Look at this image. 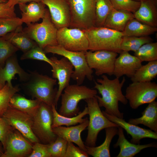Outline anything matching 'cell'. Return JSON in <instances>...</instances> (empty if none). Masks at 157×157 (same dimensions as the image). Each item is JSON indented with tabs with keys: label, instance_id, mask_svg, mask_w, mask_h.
<instances>
[{
	"label": "cell",
	"instance_id": "6da1fadb",
	"mask_svg": "<svg viewBox=\"0 0 157 157\" xmlns=\"http://www.w3.org/2000/svg\"><path fill=\"white\" fill-rule=\"evenodd\" d=\"M119 78H116L110 80L106 75L103 74L101 78H97V82L94 81V88L101 95V97L97 95L95 96L99 107H104V111L109 115L123 118L124 114L119 109V102L125 105L127 103L128 100L122 90L126 79L123 77L120 82Z\"/></svg>",
	"mask_w": 157,
	"mask_h": 157
},
{
	"label": "cell",
	"instance_id": "7a4b0ae2",
	"mask_svg": "<svg viewBox=\"0 0 157 157\" xmlns=\"http://www.w3.org/2000/svg\"><path fill=\"white\" fill-rule=\"evenodd\" d=\"M89 42L88 50H106L120 53L123 37L122 32L105 27H94L84 30Z\"/></svg>",
	"mask_w": 157,
	"mask_h": 157
},
{
	"label": "cell",
	"instance_id": "3957f363",
	"mask_svg": "<svg viewBox=\"0 0 157 157\" xmlns=\"http://www.w3.org/2000/svg\"><path fill=\"white\" fill-rule=\"evenodd\" d=\"M45 53L57 54L66 58L72 65L74 70L71 78L76 84L81 85L86 78L91 81L93 79V70L89 67L86 57V51H74L67 50L57 44L48 46L44 49Z\"/></svg>",
	"mask_w": 157,
	"mask_h": 157
},
{
	"label": "cell",
	"instance_id": "277c9868",
	"mask_svg": "<svg viewBox=\"0 0 157 157\" xmlns=\"http://www.w3.org/2000/svg\"><path fill=\"white\" fill-rule=\"evenodd\" d=\"M63 91L58 113L68 117L75 116L79 113L78 105L81 100L94 97L97 93L96 90L77 84H69Z\"/></svg>",
	"mask_w": 157,
	"mask_h": 157
},
{
	"label": "cell",
	"instance_id": "5b68a950",
	"mask_svg": "<svg viewBox=\"0 0 157 157\" xmlns=\"http://www.w3.org/2000/svg\"><path fill=\"white\" fill-rule=\"evenodd\" d=\"M56 81V79L47 75L36 72H31L24 85L33 97L51 106L54 104L57 91L54 88Z\"/></svg>",
	"mask_w": 157,
	"mask_h": 157
},
{
	"label": "cell",
	"instance_id": "8992f818",
	"mask_svg": "<svg viewBox=\"0 0 157 157\" xmlns=\"http://www.w3.org/2000/svg\"><path fill=\"white\" fill-rule=\"evenodd\" d=\"M71 17L70 28L86 30L95 26L96 0H67Z\"/></svg>",
	"mask_w": 157,
	"mask_h": 157
},
{
	"label": "cell",
	"instance_id": "52a82bcc",
	"mask_svg": "<svg viewBox=\"0 0 157 157\" xmlns=\"http://www.w3.org/2000/svg\"><path fill=\"white\" fill-rule=\"evenodd\" d=\"M58 30L47 9L41 23H31L23 28V31L43 49L47 46L58 44Z\"/></svg>",
	"mask_w": 157,
	"mask_h": 157
},
{
	"label": "cell",
	"instance_id": "ba28073f",
	"mask_svg": "<svg viewBox=\"0 0 157 157\" xmlns=\"http://www.w3.org/2000/svg\"><path fill=\"white\" fill-rule=\"evenodd\" d=\"M84 101L87 104L89 116L87 127L88 134L85 145L89 147H95L98 135L101 130L109 127H118L119 126L104 115L95 96Z\"/></svg>",
	"mask_w": 157,
	"mask_h": 157
},
{
	"label": "cell",
	"instance_id": "9c48e42d",
	"mask_svg": "<svg viewBox=\"0 0 157 157\" xmlns=\"http://www.w3.org/2000/svg\"><path fill=\"white\" fill-rule=\"evenodd\" d=\"M53 114L51 107L41 102L33 117L32 129L40 142L49 144L53 142L57 136L52 131Z\"/></svg>",
	"mask_w": 157,
	"mask_h": 157
},
{
	"label": "cell",
	"instance_id": "30bf717a",
	"mask_svg": "<svg viewBox=\"0 0 157 157\" xmlns=\"http://www.w3.org/2000/svg\"><path fill=\"white\" fill-rule=\"evenodd\" d=\"M125 96L130 107L136 109L155 100L157 97V84L151 81L132 82L126 88Z\"/></svg>",
	"mask_w": 157,
	"mask_h": 157
},
{
	"label": "cell",
	"instance_id": "8fae6325",
	"mask_svg": "<svg viewBox=\"0 0 157 157\" xmlns=\"http://www.w3.org/2000/svg\"><path fill=\"white\" fill-rule=\"evenodd\" d=\"M57 40L58 45L72 51L88 50L89 42L84 30L64 27L58 29Z\"/></svg>",
	"mask_w": 157,
	"mask_h": 157
},
{
	"label": "cell",
	"instance_id": "7c38bea8",
	"mask_svg": "<svg viewBox=\"0 0 157 157\" xmlns=\"http://www.w3.org/2000/svg\"><path fill=\"white\" fill-rule=\"evenodd\" d=\"M2 117L32 143L40 142L32 131L33 116L9 106Z\"/></svg>",
	"mask_w": 157,
	"mask_h": 157
},
{
	"label": "cell",
	"instance_id": "4fadbf2b",
	"mask_svg": "<svg viewBox=\"0 0 157 157\" xmlns=\"http://www.w3.org/2000/svg\"><path fill=\"white\" fill-rule=\"evenodd\" d=\"M118 53L110 51L99 50L85 52L86 60L89 67L95 70L99 76L105 74L113 75L114 64Z\"/></svg>",
	"mask_w": 157,
	"mask_h": 157
},
{
	"label": "cell",
	"instance_id": "5bb4252c",
	"mask_svg": "<svg viewBox=\"0 0 157 157\" xmlns=\"http://www.w3.org/2000/svg\"><path fill=\"white\" fill-rule=\"evenodd\" d=\"M33 144L14 129L7 137L2 157H28L32 152Z\"/></svg>",
	"mask_w": 157,
	"mask_h": 157
},
{
	"label": "cell",
	"instance_id": "9a60e30c",
	"mask_svg": "<svg viewBox=\"0 0 157 157\" xmlns=\"http://www.w3.org/2000/svg\"><path fill=\"white\" fill-rule=\"evenodd\" d=\"M50 58L53 63L51 67L52 77L57 79L58 85L54 99V104L56 108L63 92L69 85L71 75L74 72V67L70 61L65 57L60 59L55 57Z\"/></svg>",
	"mask_w": 157,
	"mask_h": 157
},
{
	"label": "cell",
	"instance_id": "2e32d148",
	"mask_svg": "<svg viewBox=\"0 0 157 157\" xmlns=\"http://www.w3.org/2000/svg\"><path fill=\"white\" fill-rule=\"evenodd\" d=\"M48 8L52 21L58 29L69 27L71 17L67 0H41Z\"/></svg>",
	"mask_w": 157,
	"mask_h": 157
},
{
	"label": "cell",
	"instance_id": "e0dca14e",
	"mask_svg": "<svg viewBox=\"0 0 157 157\" xmlns=\"http://www.w3.org/2000/svg\"><path fill=\"white\" fill-rule=\"evenodd\" d=\"M102 112L108 119L124 129L127 134L131 136L132 139L130 142L132 143L140 144L141 140L146 138L157 139V132L127 122L123 118L109 115L104 111H102Z\"/></svg>",
	"mask_w": 157,
	"mask_h": 157
},
{
	"label": "cell",
	"instance_id": "ac0fdd59",
	"mask_svg": "<svg viewBox=\"0 0 157 157\" xmlns=\"http://www.w3.org/2000/svg\"><path fill=\"white\" fill-rule=\"evenodd\" d=\"M119 54L115 61L113 75L118 78L123 75L131 78L142 66V62L129 52L123 51Z\"/></svg>",
	"mask_w": 157,
	"mask_h": 157
},
{
	"label": "cell",
	"instance_id": "d6986e66",
	"mask_svg": "<svg viewBox=\"0 0 157 157\" xmlns=\"http://www.w3.org/2000/svg\"><path fill=\"white\" fill-rule=\"evenodd\" d=\"M18 74L20 81L26 82L28 80L30 74L25 72L19 65L15 54L8 58L3 67L0 64V83L4 86L6 82L11 87L13 86L11 80L15 75Z\"/></svg>",
	"mask_w": 157,
	"mask_h": 157
},
{
	"label": "cell",
	"instance_id": "ffe728a7",
	"mask_svg": "<svg viewBox=\"0 0 157 157\" xmlns=\"http://www.w3.org/2000/svg\"><path fill=\"white\" fill-rule=\"evenodd\" d=\"M89 119L86 118L83 122L78 125L67 127L60 126L52 128V131L57 136L68 142L75 143L80 149L86 152L85 145L81 138V134L87 127Z\"/></svg>",
	"mask_w": 157,
	"mask_h": 157
},
{
	"label": "cell",
	"instance_id": "44dd1931",
	"mask_svg": "<svg viewBox=\"0 0 157 157\" xmlns=\"http://www.w3.org/2000/svg\"><path fill=\"white\" fill-rule=\"evenodd\" d=\"M139 8L133 14L134 18L152 27H157V0H142Z\"/></svg>",
	"mask_w": 157,
	"mask_h": 157
},
{
	"label": "cell",
	"instance_id": "7402d4cb",
	"mask_svg": "<svg viewBox=\"0 0 157 157\" xmlns=\"http://www.w3.org/2000/svg\"><path fill=\"white\" fill-rule=\"evenodd\" d=\"M118 138L117 142L113 145L114 148L118 147L120 148V152L117 157H133L144 149L157 147V144L154 143L141 145L129 142L125 137L123 129L118 126Z\"/></svg>",
	"mask_w": 157,
	"mask_h": 157
},
{
	"label": "cell",
	"instance_id": "603a6c76",
	"mask_svg": "<svg viewBox=\"0 0 157 157\" xmlns=\"http://www.w3.org/2000/svg\"><path fill=\"white\" fill-rule=\"evenodd\" d=\"M21 12V20L27 25L37 22L44 17L47 8L46 5L41 1L32 2L28 4L19 5Z\"/></svg>",
	"mask_w": 157,
	"mask_h": 157
},
{
	"label": "cell",
	"instance_id": "cb8c5ba5",
	"mask_svg": "<svg viewBox=\"0 0 157 157\" xmlns=\"http://www.w3.org/2000/svg\"><path fill=\"white\" fill-rule=\"evenodd\" d=\"M133 18V13L113 8L108 15L103 26L122 32L128 21Z\"/></svg>",
	"mask_w": 157,
	"mask_h": 157
},
{
	"label": "cell",
	"instance_id": "d4e9b609",
	"mask_svg": "<svg viewBox=\"0 0 157 157\" xmlns=\"http://www.w3.org/2000/svg\"><path fill=\"white\" fill-rule=\"evenodd\" d=\"M142 115L140 117L130 119L128 122L136 125L142 124L157 132V102L154 100L149 103Z\"/></svg>",
	"mask_w": 157,
	"mask_h": 157
},
{
	"label": "cell",
	"instance_id": "484cf974",
	"mask_svg": "<svg viewBox=\"0 0 157 157\" xmlns=\"http://www.w3.org/2000/svg\"><path fill=\"white\" fill-rule=\"evenodd\" d=\"M2 38L9 41L23 53L38 45L23 31L22 27Z\"/></svg>",
	"mask_w": 157,
	"mask_h": 157
},
{
	"label": "cell",
	"instance_id": "4316f807",
	"mask_svg": "<svg viewBox=\"0 0 157 157\" xmlns=\"http://www.w3.org/2000/svg\"><path fill=\"white\" fill-rule=\"evenodd\" d=\"M106 138L104 142L98 147L85 146L86 152L88 155L94 157H110V147L113 138L117 135L118 127H110L105 129Z\"/></svg>",
	"mask_w": 157,
	"mask_h": 157
},
{
	"label": "cell",
	"instance_id": "83f0119b",
	"mask_svg": "<svg viewBox=\"0 0 157 157\" xmlns=\"http://www.w3.org/2000/svg\"><path fill=\"white\" fill-rule=\"evenodd\" d=\"M157 31V27L143 24L135 18L129 20L122 32L123 36H149Z\"/></svg>",
	"mask_w": 157,
	"mask_h": 157
},
{
	"label": "cell",
	"instance_id": "f1b7e54d",
	"mask_svg": "<svg viewBox=\"0 0 157 157\" xmlns=\"http://www.w3.org/2000/svg\"><path fill=\"white\" fill-rule=\"evenodd\" d=\"M53 114V120L52 128H53L60 126H70L76 125L78 124L83 122L85 118H83L85 115H88V107L85 106L83 110L76 115L68 117L60 115L57 111L55 105L51 106Z\"/></svg>",
	"mask_w": 157,
	"mask_h": 157
},
{
	"label": "cell",
	"instance_id": "f546056e",
	"mask_svg": "<svg viewBox=\"0 0 157 157\" xmlns=\"http://www.w3.org/2000/svg\"><path fill=\"white\" fill-rule=\"evenodd\" d=\"M41 102L37 99L35 100L27 99L16 93L11 98L9 106L33 117Z\"/></svg>",
	"mask_w": 157,
	"mask_h": 157
},
{
	"label": "cell",
	"instance_id": "4dcf8cb0",
	"mask_svg": "<svg viewBox=\"0 0 157 157\" xmlns=\"http://www.w3.org/2000/svg\"><path fill=\"white\" fill-rule=\"evenodd\" d=\"M157 75V60L149 62L135 72L131 80L132 82L151 81Z\"/></svg>",
	"mask_w": 157,
	"mask_h": 157
},
{
	"label": "cell",
	"instance_id": "1f68e13d",
	"mask_svg": "<svg viewBox=\"0 0 157 157\" xmlns=\"http://www.w3.org/2000/svg\"><path fill=\"white\" fill-rule=\"evenodd\" d=\"M153 41V40L149 36H123L121 43V49L122 51L135 52L143 44Z\"/></svg>",
	"mask_w": 157,
	"mask_h": 157
},
{
	"label": "cell",
	"instance_id": "d6a6232c",
	"mask_svg": "<svg viewBox=\"0 0 157 157\" xmlns=\"http://www.w3.org/2000/svg\"><path fill=\"white\" fill-rule=\"evenodd\" d=\"M113 8L110 0H96L95 26H103L108 15Z\"/></svg>",
	"mask_w": 157,
	"mask_h": 157
},
{
	"label": "cell",
	"instance_id": "836d02e7",
	"mask_svg": "<svg viewBox=\"0 0 157 157\" xmlns=\"http://www.w3.org/2000/svg\"><path fill=\"white\" fill-rule=\"evenodd\" d=\"M134 55L142 62L157 60V42H152L143 44L134 52Z\"/></svg>",
	"mask_w": 157,
	"mask_h": 157
},
{
	"label": "cell",
	"instance_id": "e575fe53",
	"mask_svg": "<svg viewBox=\"0 0 157 157\" xmlns=\"http://www.w3.org/2000/svg\"><path fill=\"white\" fill-rule=\"evenodd\" d=\"M19 90L18 86L11 87L7 83L0 90V117H2L9 107L11 98Z\"/></svg>",
	"mask_w": 157,
	"mask_h": 157
},
{
	"label": "cell",
	"instance_id": "d590c367",
	"mask_svg": "<svg viewBox=\"0 0 157 157\" xmlns=\"http://www.w3.org/2000/svg\"><path fill=\"white\" fill-rule=\"evenodd\" d=\"M23 23L18 17L0 18V38L22 27Z\"/></svg>",
	"mask_w": 157,
	"mask_h": 157
},
{
	"label": "cell",
	"instance_id": "8d00e7d4",
	"mask_svg": "<svg viewBox=\"0 0 157 157\" xmlns=\"http://www.w3.org/2000/svg\"><path fill=\"white\" fill-rule=\"evenodd\" d=\"M45 53L43 49L37 45L23 53L20 59L21 60L31 59L44 61L52 67L53 63L50 58L47 56Z\"/></svg>",
	"mask_w": 157,
	"mask_h": 157
},
{
	"label": "cell",
	"instance_id": "74e56055",
	"mask_svg": "<svg viewBox=\"0 0 157 157\" xmlns=\"http://www.w3.org/2000/svg\"><path fill=\"white\" fill-rule=\"evenodd\" d=\"M68 141L57 136L56 140L49 144V150L51 157H64Z\"/></svg>",
	"mask_w": 157,
	"mask_h": 157
},
{
	"label": "cell",
	"instance_id": "f35d334b",
	"mask_svg": "<svg viewBox=\"0 0 157 157\" xmlns=\"http://www.w3.org/2000/svg\"><path fill=\"white\" fill-rule=\"evenodd\" d=\"M18 50L9 41L0 38V64L3 66L6 60Z\"/></svg>",
	"mask_w": 157,
	"mask_h": 157
},
{
	"label": "cell",
	"instance_id": "ab89813d",
	"mask_svg": "<svg viewBox=\"0 0 157 157\" xmlns=\"http://www.w3.org/2000/svg\"><path fill=\"white\" fill-rule=\"evenodd\" d=\"M113 8L134 13L139 8L140 1L133 0H110Z\"/></svg>",
	"mask_w": 157,
	"mask_h": 157
},
{
	"label": "cell",
	"instance_id": "60d3db41",
	"mask_svg": "<svg viewBox=\"0 0 157 157\" xmlns=\"http://www.w3.org/2000/svg\"><path fill=\"white\" fill-rule=\"evenodd\" d=\"M49 145L40 142L34 143L32 152L28 157H51L49 152Z\"/></svg>",
	"mask_w": 157,
	"mask_h": 157
},
{
	"label": "cell",
	"instance_id": "b9f144b4",
	"mask_svg": "<svg viewBox=\"0 0 157 157\" xmlns=\"http://www.w3.org/2000/svg\"><path fill=\"white\" fill-rule=\"evenodd\" d=\"M88 154L79 147H76L73 143L68 142L67 149L64 157H88Z\"/></svg>",
	"mask_w": 157,
	"mask_h": 157
},
{
	"label": "cell",
	"instance_id": "7bdbcfd3",
	"mask_svg": "<svg viewBox=\"0 0 157 157\" xmlns=\"http://www.w3.org/2000/svg\"><path fill=\"white\" fill-rule=\"evenodd\" d=\"M14 129L2 117H0V141L2 143L4 148L8 136Z\"/></svg>",
	"mask_w": 157,
	"mask_h": 157
},
{
	"label": "cell",
	"instance_id": "ee69618b",
	"mask_svg": "<svg viewBox=\"0 0 157 157\" xmlns=\"http://www.w3.org/2000/svg\"><path fill=\"white\" fill-rule=\"evenodd\" d=\"M15 7L10 6L6 3H0V18L16 17Z\"/></svg>",
	"mask_w": 157,
	"mask_h": 157
},
{
	"label": "cell",
	"instance_id": "f6af8a7d",
	"mask_svg": "<svg viewBox=\"0 0 157 157\" xmlns=\"http://www.w3.org/2000/svg\"><path fill=\"white\" fill-rule=\"evenodd\" d=\"M33 1L39 2L41 1V0H8L7 3L10 6L15 7L17 4L26 3Z\"/></svg>",
	"mask_w": 157,
	"mask_h": 157
},
{
	"label": "cell",
	"instance_id": "bcb514c9",
	"mask_svg": "<svg viewBox=\"0 0 157 157\" xmlns=\"http://www.w3.org/2000/svg\"><path fill=\"white\" fill-rule=\"evenodd\" d=\"M4 152V149L2 143L0 141V157H2Z\"/></svg>",
	"mask_w": 157,
	"mask_h": 157
},
{
	"label": "cell",
	"instance_id": "7dc6e473",
	"mask_svg": "<svg viewBox=\"0 0 157 157\" xmlns=\"http://www.w3.org/2000/svg\"><path fill=\"white\" fill-rule=\"evenodd\" d=\"M8 0H0V3H6Z\"/></svg>",
	"mask_w": 157,
	"mask_h": 157
},
{
	"label": "cell",
	"instance_id": "c3c4849f",
	"mask_svg": "<svg viewBox=\"0 0 157 157\" xmlns=\"http://www.w3.org/2000/svg\"><path fill=\"white\" fill-rule=\"evenodd\" d=\"M3 86H4L0 83V90L3 87Z\"/></svg>",
	"mask_w": 157,
	"mask_h": 157
},
{
	"label": "cell",
	"instance_id": "681fc988",
	"mask_svg": "<svg viewBox=\"0 0 157 157\" xmlns=\"http://www.w3.org/2000/svg\"><path fill=\"white\" fill-rule=\"evenodd\" d=\"M133 0L136 1H141V0Z\"/></svg>",
	"mask_w": 157,
	"mask_h": 157
}]
</instances>
